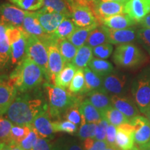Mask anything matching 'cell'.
<instances>
[{
  "label": "cell",
  "mask_w": 150,
  "mask_h": 150,
  "mask_svg": "<svg viewBox=\"0 0 150 150\" xmlns=\"http://www.w3.org/2000/svg\"><path fill=\"white\" fill-rule=\"evenodd\" d=\"M126 79L117 74H108L103 79L102 90L106 93L118 95L122 93Z\"/></svg>",
  "instance_id": "603a6c76"
},
{
  "label": "cell",
  "mask_w": 150,
  "mask_h": 150,
  "mask_svg": "<svg viewBox=\"0 0 150 150\" xmlns=\"http://www.w3.org/2000/svg\"><path fill=\"white\" fill-rule=\"evenodd\" d=\"M144 114H145L146 117H147V119L149 120V121L150 122V107L148 108V109L147 110V111H146Z\"/></svg>",
  "instance_id": "91938a15"
},
{
  "label": "cell",
  "mask_w": 150,
  "mask_h": 150,
  "mask_svg": "<svg viewBox=\"0 0 150 150\" xmlns=\"http://www.w3.org/2000/svg\"><path fill=\"white\" fill-rule=\"evenodd\" d=\"M114 63L124 67L139 66L143 63L145 56L141 50L131 43L119 45L112 56Z\"/></svg>",
  "instance_id": "277c9868"
},
{
  "label": "cell",
  "mask_w": 150,
  "mask_h": 150,
  "mask_svg": "<svg viewBox=\"0 0 150 150\" xmlns=\"http://www.w3.org/2000/svg\"><path fill=\"white\" fill-rule=\"evenodd\" d=\"M103 118H105L108 122V123L115 127L130 122V120L113 106L108 108L104 112Z\"/></svg>",
  "instance_id": "d6a6232c"
},
{
  "label": "cell",
  "mask_w": 150,
  "mask_h": 150,
  "mask_svg": "<svg viewBox=\"0 0 150 150\" xmlns=\"http://www.w3.org/2000/svg\"><path fill=\"white\" fill-rule=\"evenodd\" d=\"M80 104H75L74 106H71L70 108H68L65 112V117L67 120L72 122L76 125H79L81 123L82 117L79 108Z\"/></svg>",
  "instance_id": "7bdbcfd3"
},
{
  "label": "cell",
  "mask_w": 150,
  "mask_h": 150,
  "mask_svg": "<svg viewBox=\"0 0 150 150\" xmlns=\"http://www.w3.org/2000/svg\"><path fill=\"white\" fill-rule=\"evenodd\" d=\"M137 33L138 39L150 54V29L142 27Z\"/></svg>",
  "instance_id": "bcb514c9"
},
{
  "label": "cell",
  "mask_w": 150,
  "mask_h": 150,
  "mask_svg": "<svg viewBox=\"0 0 150 150\" xmlns=\"http://www.w3.org/2000/svg\"><path fill=\"white\" fill-rule=\"evenodd\" d=\"M131 150H140V149H139V148H138V147H135V146H134V147H133V148H132V149H131Z\"/></svg>",
  "instance_id": "94428289"
},
{
  "label": "cell",
  "mask_w": 150,
  "mask_h": 150,
  "mask_svg": "<svg viewBox=\"0 0 150 150\" xmlns=\"http://www.w3.org/2000/svg\"><path fill=\"white\" fill-rule=\"evenodd\" d=\"M8 1L22 10L32 12L42 8L45 0H8Z\"/></svg>",
  "instance_id": "d590c367"
},
{
  "label": "cell",
  "mask_w": 150,
  "mask_h": 150,
  "mask_svg": "<svg viewBox=\"0 0 150 150\" xmlns=\"http://www.w3.org/2000/svg\"><path fill=\"white\" fill-rule=\"evenodd\" d=\"M107 42H109L107 33L104 26L102 25L100 27H97L90 33L86 45L93 48Z\"/></svg>",
  "instance_id": "4dcf8cb0"
},
{
  "label": "cell",
  "mask_w": 150,
  "mask_h": 150,
  "mask_svg": "<svg viewBox=\"0 0 150 150\" xmlns=\"http://www.w3.org/2000/svg\"><path fill=\"white\" fill-rule=\"evenodd\" d=\"M107 33L108 42L113 45H122L131 43L136 40L138 33L131 28L124 29H112L104 26Z\"/></svg>",
  "instance_id": "ac0fdd59"
},
{
  "label": "cell",
  "mask_w": 150,
  "mask_h": 150,
  "mask_svg": "<svg viewBox=\"0 0 150 150\" xmlns=\"http://www.w3.org/2000/svg\"><path fill=\"white\" fill-rule=\"evenodd\" d=\"M108 144L106 142V140H94L93 145L91 148L88 150H104L105 148L107 147Z\"/></svg>",
  "instance_id": "f907efd6"
},
{
  "label": "cell",
  "mask_w": 150,
  "mask_h": 150,
  "mask_svg": "<svg viewBox=\"0 0 150 150\" xmlns=\"http://www.w3.org/2000/svg\"><path fill=\"white\" fill-rule=\"evenodd\" d=\"M7 25L1 21H0V40L4 38L6 36Z\"/></svg>",
  "instance_id": "f5cc1de1"
},
{
  "label": "cell",
  "mask_w": 150,
  "mask_h": 150,
  "mask_svg": "<svg viewBox=\"0 0 150 150\" xmlns=\"http://www.w3.org/2000/svg\"><path fill=\"white\" fill-rule=\"evenodd\" d=\"M91 1H119V2H127L129 0H91Z\"/></svg>",
  "instance_id": "6f0895ef"
},
{
  "label": "cell",
  "mask_w": 150,
  "mask_h": 150,
  "mask_svg": "<svg viewBox=\"0 0 150 150\" xmlns=\"http://www.w3.org/2000/svg\"><path fill=\"white\" fill-rule=\"evenodd\" d=\"M108 126V122L105 118L97 124L96 132L94 139L97 140H106V131Z\"/></svg>",
  "instance_id": "f6af8a7d"
},
{
  "label": "cell",
  "mask_w": 150,
  "mask_h": 150,
  "mask_svg": "<svg viewBox=\"0 0 150 150\" xmlns=\"http://www.w3.org/2000/svg\"><path fill=\"white\" fill-rule=\"evenodd\" d=\"M58 45L65 63H72L76 56L78 48L74 46L68 39L58 40Z\"/></svg>",
  "instance_id": "1f68e13d"
},
{
  "label": "cell",
  "mask_w": 150,
  "mask_h": 150,
  "mask_svg": "<svg viewBox=\"0 0 150 150\" xmlns=\"http://www.w3.org/2000/svg\"><path fill=\"white\" fill-rule=\"evenodd\" d=\"M40 11L49 13H59L71 18L72 4L68 0H45Z\"/></svg>",
  "instance_id": "7402d4cb"
},
{
  "label": "cell",
  "mask_w": 150,
  "mask_h": 150,
  "mask_svg": "<svg viewBox=\"0 0 150 150\" xmlns=\"http://www.w3.org/2000/svg\"><path fill=\"white\" fill-rule=\"evenodd\" d=\"M0 150H11V146L10 144L0 142Z\"/></svg>",
  "instance_id": "db71d44e"
},
{
  "label": "cell",
  "mask_w": 150,
  "mask_h": 150,
  "mask_svg": "<svg viewBox=\"0 0 150 150\" xmlns=\"http://www.w3.org/2000/svg\"><path fill=\"white\" fill-rule=\"evenodd\" d=\"M76 28L77 27H76L72 19L66 18L61 22L51 36L56 40L67 39Z\"/></svg>",
  "instance_id": "83f0119b"
},
{
  "label": "cell",
  "mask_w": 150,
  "mask_h": 150,
  "mask_svg": "<svg viewBox=\"0 0 150 150\" xmlns=\"http://www.w3.org/2000/svg\"><path fill=\"white\" fill-rule=\"evenodd\" d=\"M105 27L112 29H124L134 25L136 23L128 14L121 13L102 19L99 21Z\"/></svg>",
  "instance_id": "44dd1931"
},
{
  "label": "cell",
  "mask_w": 150,
  "mask_h": 150,
  "mask_svg": "<svg viewBox=\"0 0 150 150\" xmlns=\"http://www.w3.org/2000/svg\"><path fill=\"white\" fill-rule=\"evenodd\" d=\"M38 137L39 136L36 133V131L31 128L29 134L23 140H22L19 143V145L23 150H31Z\"/></svg>",
  "instance_id": "ee69618b"
},
{
  "label": "cell",
  "mask_w": 150,
  "mask_h": 150,
  "mask_svg": "<svg viewBox=\"0 0 150 150\" xmlns=\"http://www.w3.org/2000/svg\"><path fill=\"white\" fill-rule=\"evenodd\" d=\"M9 76L13 81L17 90L21 93L36 88L45 78L42 68L27 56L18 63Z\"/></svg>",
  "instance_id": "7a4b0ae2"
},
{
  "label": "cell",
  "mask_w": 150,
  "mask_h": 150,
  "mask_svg": "<svg viewBox=\"0 0 150 150\" xmlns=\"http://www.w3.org/2000/svg\"><path fill=\"white\" fill-rule=\"evenodd\" d=\"M126 2L112 1H92L91 9L99 22L102 19L115 15L125 13Z\"/></svg>",
  "instance_id": "9c48e42d"
},
{
  "label": "cell",
  "mask_w": 150,
  "mask_h": 150,
  "mask_svg": "<svg viewBox=\"0 0 150 150\" xmlns=\"http://www.w3.org/2000/svg\"><path fill=\"white\" fill-rule=\"evenodd\" d=\"M89 100L99 110L102 116L108 108L112 106L111 99L102 90H97L88 93Z\"/></svg>",
  "instance_id": "cb8c5ba5"
},
{
  "label": "cell",
  "mask_w": 150,
  "mask_h": 150,
  "mask_svg": "<svg viewBox=\"0 0 150 150\" xmlns=\"http://www.w3.org/2000/svg\"><path fill=\"white\" fill-rule=\"evenodd\" d=\"M68 91L74 95L86 93V81L83 69H77Z\"/></svg>",
  "instance_id": "e575fe53"
},
{
  "label": "cell",
  "mask_w": 150,
  "mask_h": 150,
  "mask_svg": "<svg viewBox=\"0 0 150 150\" xmlns=\"http://www.w3.org/2000/svg\"><path fill=\"white\" fill-rule=\"evenodd\" d=\"M17 90L9 76L0 75V115L5 114L16 98Z\"/></svg>",
  "instance_id": "30bf717a"
},
{
  "label": "cell",
  "mask_w": 150,
  "mask_h": 150,
  "mask_svg": "<svg viewBox=\"0 0 150 150\" xmlns=\"http://www.w3.org/2000/svg\"><path fill=\"white\" fill-rule=\"evenodd\" d=\"M10 145L11 146V150H23L21 147H20L19 144L16 143V142H11Z\"/></svg>",
  "instance_id": "11a10c76"
},
{
  "label": "cell",
  "mask_w": 150,
  "mask_h": 150,
  "mask_svg": "<svg viewBox=\"0 0 150 150\" xmlns=\"http://www.w3.org/2000/svg\"><path fill=\"white\" fill-rule=\"evenodd\" d=\"M36 16L46 33L52 35L61 22L65 18H68L65 15L59 13H49L39 11L36 12Z\"/></svg>",
  "instance_id": "2e32d148"
},
{
  "label": "cell",
  "mask_w": 150,
  "mask_h": 150,
  "mask_svg": "<svg viewBox=\"0 0 150 150\" xmlns=\"http://www.w3.org/2000/svg\"><path fill=\"white\" fill-rule=\"evenodd\" d=\"M88 67L94 72L102 77L110 74L113 71V66L110 62L97 58L91 60L88 64Z\"/></svg>",
  "instance_id": "836d02e7"
},
{
  "label": "cell",
  "mask_w": 150,
  "mask_h": 150,
  "mask_svg": "<svg viewBox=\"0 0 150 150\" xmlns=\"http://www.w3.org/2000/svg\"><path fill=\"white\" fill-rule=\"evenodd\" d=\"M97 123L86 122L83 125H81L78 133V136L81 140H86L87 138H94L96 132Z\"/></svg>",
  "instance_id": "b9f144b4"
},
{
  "label": "cell",
  "mask_w": 150,
  "mask_h": 150,
  "mask_svg": "<svg viewBox=\"0 0 150 150\" xmlns=\"http://www.w3.org/2000/svg\"><path fill=\"white\" fill-rule=\"evenodd\" d=\"M6 35L11 45V63L13 65L18 64L26 56L27 34L20 27L7 25Z\"/></svg>",
  "instance_id": "8992f818"
},
{
  "label": "cell",
  "mask_w": 150,
  "mask_h": 150,
  "mask_svg": "<svg viewBox=\"0 0 150 150\" xmlns=\"http://www.w3.org/2000/svg\"><path fill=\"white\" fill-rule=\"evenodd\" d=\"M26 56L40 66L49 80L48 52L44 41L34 35H28L26 47Z\"/></svg>",
  "instance_id": "5b68a950"
},
{
  "label": "cell",
  "mask_w": 150,
  "mask_h": 150,
  "mask_svg": "<svg viewBox=\"0 0 150 150\" xmlns=\"http://www.w3.org/2000/svg\"><path fill=\"white\" fill-rule=\"evenodd\" d=\"M139 23L142 27L149 28L150 29V13L147 14L145 18H142Z\"/></svg>",
  "instance_id": "816d5d0a"
},
{
  "label": "cell",
  "mask_w": 150,
  "mask_h": 150,
  "mask_svg": "<svg viewBox=\"0 0 150 150\" xmlns=\"http://www.w3.org/2000/svg\"><path fill=\"white\" fill-rule=\"evenodd\" d=\"M116 132H117V127L114 125H108L107 131H106V142H107L108 146L112 147H116L115 146V138H116Z\"/></svg>",
  "instance_id": "c3c4849f"
},
{
  "label": "cell",
  "mask_w": 150,
  "mask_h": 150,
  "mask_svg": "<svg viewBox=\"0 0 150 150\" xmlns=\"http://www.w3.org/2000/svg\"><path fill=\"white\" fill-rule=\"evenodd\" d=\"M55 150H83L81 146L77 142H71L63 145L55 146Z\"/></svg>",
  "instance_id": "681fc988"
},
{
  "label": "cell",
  "mask_w": 150,
  "mask_h": 150,
  "mask_svg": "<svg viewBox=\"0 0 150 150\" xmlns=\"http://www.w3.org/2000/svg\"><path fill=\"white\" fill-rule=\"evenodd\" d=\"M48 109L40 99L28 97H16L6 112L7 117L13 124L20 126H30L33 119L42 110Z\"/></svg>",
  "instance_id": "6da1fadb"
},
{
  "label": "cell",
  "mask_w": 150,
  "mask_h": 150,
  "mask_svg": "<svg viewBox=\"0 0 150 150\" xmlns=\"http://www.w3.org/2000/svg\"><path fill=\"white\" fill-rule=\"evenodd\" d=\"M97 27H98V24L88 27H77L67 39L74 46L79 48L86 44L90 33Z\"/></svg>",
  "instance_id": "f546056e"
},
{
  "label": "cell",
  "mask_w": 150,
  "mask_h": 150,
  "mask_svg": "<svg viewBox=\"0 0 150 150\" xmlns=\"http://www.w3.org/2000/svg\"><path fill=\"white\" fill-rule=\"evenodd\" d=\"M110 99L112 106L122 112L129 120H131L139 114L136 104L131 99L120 97L117 95H114Z\"/></svg>",
  "instance_id": "ffe728a7"
},
{
  "label": "cell",
  "mask_w": 150,
  "mask_h": 150,
  "mask_svg": "<svg viewBox=\"0 0 150 150\" xmlns=\"http://www.w3.org/2000/svg\"><path fill=\"white\" fill-rule=\"evenodd\" d=\"M11 58V45L6 35L4 38L0 40V70L6 66Z\"/></svg>",
  "instance_id": "8d00e7d4"
},
{
  "label": "cell",
  "mask_w": 150,
  "mask_h": 150,
  "mask_svg": "<svg viewBox=\"0 0 150 150\" xmlns=\"http://www.w3.org/2000/svg\"><path fill=\"white\" fill-rule=\"evenodd\" d=\"M132 93L135 103L142 113L150 107V74H142L136 80Z\"/></svg>",
  "instance_id": "52a82bcc"
},
{
  "label": "cell",
  "mask_w": 150,
  "mask_h": 150,
  "mask_svg": "<svg viewBox=\"0 0 150 150\" xmlns=\"http://www.w3.org/2000/svg\"><path fill=\"white\" fill-rule=\"evenodd\" d=\"M68 1H70V0H68Z\"/></svg>",
  "instance_id": "6125c7cd"
},
{
  "label": "cell",
  "mask_w": 150,
  "mask_h": 150,
  "mask_svg": "<svg viewBox=\"0 0 150 150\" xmlns=\"http://www.w3.org/2000/svg\"><path fill=\"white\" fill-rule=\"evenodd\" d=\"M30 131H31V127L27 126V125L25 126H20V125L13 126L10 135L11 142H14L19 144L28 136Z\"/></svg>",
  "instance_id": "74e56055"
},
{
  "label": "cell",
  "mask_w": 150,
  "mask_h": 150,
  "mask_svg": "<svg viewBox=\"0 0 150 150\" xmlns=\"http://www.w3.org/2000/svg\"><path fill=\"white\" fill-rule=\"evenodd\" d=\"M42 41L47 47L49 80H51L54 83L56 75L63 70L65 63L60 52L58 40H54L50 35L47 38Z\"/></svg>",
  "instance_id": "ba28073f"
},
{
  "label": "cell",
  "mask_w": 150,
  "mask_h": 150,
  "mask_svg": "<svg viewBox=\"0 0 150 150\" xmlns=\"http://www.w3.org/2000/svg\"><path fill=\"white\" fill-rule=\"evenodd\" d=\"M76 69L77 68L72 63H65L63 70L56 75L54 85L65 89L69 88L77 70Z\"/></svg>",
  "instance_id": "484cf974"
},
{
  "label": "cell",
  "mask_w": 150,
  "mask_h": 150,
  "mask_svg": "<svg viewBox=\"0 0 150 150\" xmlns=\"http://www.w3.org/2000/svg\"><path fill=\"white\" fill-rule=\"evenodd\" d=\"M140 150H150V140L147 143L139 146Z\"/></svg>",
  "instance_id": "9f6ffc18"
},
{
  "label": "cell",
  "mask_w": 150,
  "mask_h": 150,
  "mask_svg": "<svg viewBox=\"0 0 150 150\" xmlns=\"http://www.w3.org/2000/svg\"><path fill=\"white\" fill-rule=\"evenodd\" d=\"M125 11L136 22H140L150 13V0H129L125 4Z\"/></svg>",
  "instance_id": "e0dca14e"
},
{
  "label": "cell",
  "mask_w": 150,
  "mask_h": 150,
  "mask_svg": "<svg viewBox=\"0 0 150 150\" xmlns=\"http://www.w3.org/2000/svg\"><path fill=\"white\" fill-rule=\"evenodd\" d=\"M134 129V142L138 146L147 143L150 140V122L147 117L137 115L130 120Z\"/></svg>",
  "instance_id": "4fadbf2b"
},
{
  "label": "cell",
  "mask_w": 150,
  "mask_h": 150,
  "mask_svg": "<svg viewBox=\"0 0 150 150\" xmlns=\"http://www.w3.org/2000/svg\"><path fill=\"white\" fill-rule=\"evenodd\" d=\"M79 108L81 115L85 118L86 122L97 124L103 119L101 112L90 102L88 99L81 101Z\"/></svg>",
  "instance_id": "d4e9b609"
},
{
  "label": "cell",
  "mask_w": 150,
  "mask_h": 150,
  "mask_svg": "<svg viewBox=\"0 0 150 150\" xmlns=\"http://www.w3.org/2000/svg\"><path fill=\"white\" fill-rule=\"evenodd\" d=\"M52 128L55 132H66L68 134H74L77 131L76 125L69 120L54 121L52 122Z\"/></svg>",
  "instance_id": "f35d334b"
},
{
  "label": "cell",
  "mask_w": 150,
  "mask_h": 150,
  "mask_svg": "<svg viewBox=\"0 0 150 150\" xmlns=\"http://www.w3.org/2000/svg\"><path fill=\"white\" fill-rule=\"evenodd\" d=\"M31 11H27L8 3L0 4V21L6 25L20 27L25 17Z\"/></svg>",
  "instance_id": "8fae6325"
},
{
  "label": "cell",
  "mask_w": 150,
  "mask_h": 150,
  "mask_svg": "<svg viewBox=\"0 0 150 150\" xmlns=\"http://www.w3.org/2000/svg\"><path fill=\"white\" fill-rule=\"evenodd\" d=\"M134 129L130 123L117 127L115 146L120 150H131L134 147Z\"/></svg>",
  "instance_id": "5bb4252c"
},
{
  "label": "cell",
  "mask_w": 150,
  "mask_h": 150,
  "mask_svg": "<svg viewBox=\"0 0 150 150\" xmlns=\"http://www.w3.org/2000/svg\"><path fill=\"white\" fill-rule=\"evenodd\" d=\"M20 28L29 35H34L45 40L50 35L45 33L36 16V12H30L24 18Z\"/></svg>",
  "instance_id": "d6986e66"
},
{
  "label": "cell",
  "mask_w": 150,
  "mask_h": 150,
  "mask_svg": "<svg viewBox=\"0 0 150 150\" xmlns=\"http://www.w3.org/2000/svg\"><path fill=\"white\" fill-rule=\"evenodd\" d=\"M50 115L48 109L44 110L38 114L30 125L31 129L36 131L38 136L42 138H47L52 136L54 131L52 128Z\"/></svg>",
  "instance_id": "9a60e30c"
},
{
  "label": "cell",
  "mask_w": 150,
  "mask_h": 150,
  "mask_svg": "<svg viewBox=\"0 0 150 150\" xmlns=\"http://www.w3.org/2000/svg\"><path fill=\"white\" fill-rule=\"evenodd\" d=\"M112 50L113 47L111 43L107 42L93 47V55L97 59H108L112 54Z\"/></svg>",
  "instance_id": "60d3db41"
},
{
  "label": "cell",
  "mask_w": 150,
  "mask_h": 150,
  "mask_svg": "<svg viewBox=\"0 0 150 150\" xmlns=\"http://www.w3.org/2000/svg\"><path fill=\"white\" fill-rule=\"evenodd\" d=\"M83 72L86 81V93L97 90H102V76L94 72L89 67H85Z\"/></svg>",
  "instance_id": "f1b7e54d"
},
{
  "label": "cell",
  "mask_w": 150,
  "mask_h": 150,
  "mask_svg": "<svg viewBox=\"0 0 150 150\" xmlns=\"http://www.w3.org/2000/svg\"><path fill=\"white\" fill-rule=\"evenodd\" d=\"M12 127V122L4 117H0V142L11 143L10 135Z\"/></svg>",
  "instance_id": "ab89813d"
},
{
  "label": "cell",
  "mask_w": 150,
  "mask_h": 150,
  "mask_svg": "<svg viewBox=\"0 0 150 150\" xmlns=\"http://www.w3.org/2000/svg\"><path fill=\"white\" fill-rule=\"evenodd\" d=\"M46 85L49 98L48 111L51 117H59L71 106L81 102L79 97L65 88L56 85Z\"/></svg>",
  "instance_id": "3957f363"
},
{
  "label": "cell",
  "mask_w": 150,
  "mask_h": 150,
  "mask_svg": "<svg viewBox=\"0 0 150 150\" xmlns=\"http://www.w3.org/2000/svg\"><path fill=\"white\" fill-rule=\"evenodd\" d=\"M104 150H120L118 149L117 147H112V146H107V147L105 148Z\"/></svg>",
  "instance_id": "680465c9"
},
{
  "label": "cell",
  "mask_w": 150,
  "mask_h": 150,
  "mask_svg": "<svg viewBox=\"0 0 150 150\" xmlns=\"http://www.w3.org/2000/svg\"><path fill=\"white\" fill-rule=\"evenodd\" d=\"M93 59V48L87 45H84L78 48L76 56L72 63L77 69H83L88 66L91 60Z\"/></svg>",
  "instance_id": "4316f807"
},
{
  "label": "cell",
  "mask_w": 150,
  "mask_h": 150,
  "mask_svg": "<svg viewBox=\"0 0 150 150\" xmlns=\"http://www.w3.org/2000/svg\"><path fill=\"white\" fill-rule=\"evenodd\" d=\"M31 150H55V146L48 139L39 136Z\"/></svg>",
  "instance_id": "7dc6e473"
},
{
  "label": "cell",
  "mask_w": 150,
  "mask_h": 150,
  "mask_svg": "<svg viewBox=\"0 0 150 150\" xmlns=\"http://www.w3.org/2000/svg\"><path fill=\"white\" fill-rule=\"evenodd\" d=\"M71 19L76 27H88L98 24L91 7L79 4H72Z\"/></svg>",
  "instance_id": "7c38bea8"
}]
</instances>
